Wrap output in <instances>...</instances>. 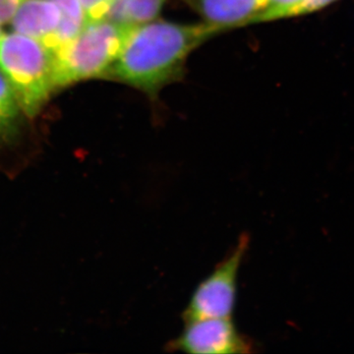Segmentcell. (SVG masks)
I'll return each instance as SVG.
<instances>
[{
    "label": "cell",
    "instance_id": "12",
    "mask_svg": "<svg viewBox=\"0 0 354 354\" xmlns=\"http://www.w3.org/2000/svg\"><path fill=\"white\" fill-rule=\"evenodd\" d=\"M88 21L104 19L114 0H80Z\"/></svg>",
    "mask_w": 354,
    "mask_h": 354
},
{
    "label": "cell",
    "instance_id": "14",
    "mask_svg": "<svg viewBox=\"0 0 354 354\" xmlns=\"http://www.w3.org/2000/svg\"><path fill=\"white\" fill-rule=\"evenodd\" d=\"M339 0H307L300 11L299 16L309 15V14L319 12L328 7L333 6Z\"/></svg>",
    "mask_w": 354,
    "mask_h": 354
},
{
    "label": "cell",
    "instance_id": "1",
    "mask_svg": "<svg viewBox=\"0 0 354 354\" xmlns=\"http://www.w3.org/2000/svg\"><path fill=\"white\" fill-rule=\"evenodd\" d=\"M220 32L206 23L185 25L158 19L131 27L106 79L155 97L180 78L190 53Z\"/></svg>",
    "mask_w": 354,
    "mask_h": 354
},
{
    "label": "cell",
    "instance_id": "3",
    "mask_svg": "<svg viewBox=\"0 0 354 354\" xmlns=\"http://www.w3.org/2000/svg\"><path fill=\"white\" fill-rule=\"evenodd\" d=\"M0 73L30 118L41 111L55 91L51 51L37 39L18 32L0 36Z\"/></svg>",
    "mask_w": 354,
    "mask_h": 354
},
{
    "label": "cell",
    "instance_id": "9",
    "mask_svg": "<svg viewBox=\"0 0 354 354\" xmlns=\"http://www.w3.org/2000/svg\"><path fill=\"white\" fill-rule=\"evenodd\" d=\"M24 114L12 88L0 73V147L10 145L20 136Z\"/></svg>",
    "mask_w": 354,
    "mask_h": 354
},
{
    "label": "cell",
    "instance_id": "2",
    "mask_svg": "<svg viewBox=\"0 0 354 354\" xmlns=\"http://www.w3.org/2000/svg\"><path fill=\"white\" fill-rule=\"evenodd\" d=\"M129 29L106 19L88 21L75 38L51 51L55 90L88 79L106 78Z\"/></svg>",
    "mask_w": 354,
    "mask_h": 354
},
{
    "label": "cell",
    "instance_id": "8",
    "mask_svg": "<svg viewBox=\"0 0 354 354\" xmlns=\"http://www.w3.org/2000/svg\"><path fill=\"white\" fill-rule=\"evenodd\" d=\"M167 0H114L104 19L124 27L157 19Z\"/></svg>",
    "mask_w": 354,
    "mask_h": 354
},
{
    "label": "cell",
    "instance_id": "15",
    "mask_svg": "<svg viewBox=\"0 0 354 354\" xmlns=\"http://www.w3.org/2000/svg\"><path fill=\"white\" fill-rule=\"evenodd\" d=\"M2 35L1 28H0V36Z\"/></svg>",
    "mask_w": 354,
    "mask_h": 354
},
{
    "label": "cell",
    "instance_id": "13",
    "mask_svg": "<svg viewBox=\"0 0 354 354\" xmlns=\"http://www.w3.org/2000/svg\"><path fill=\"white\" fill-rule=\"evenodd\" d=\"M26 0H0V25L10 23L13 16Z\"/></svg>",
    "mask_w": 354,
    "mask_h": 354
},
{
    "label": "cell",
    "instance_id": "7",
    "mask_svg": "<svg viewBox=\"0 0 354 354\" xmlns=\"http://www.w3.org/2000/svg\"><path fill=\"white\" fill-rule=\"evenodd\" d=\"M62 12L53 0H26L10 21L13 31L46 46L57 31Z\"/></svg>",
    "mask_w": 354,
    "mask_h": 354
},
{
    "label": "cell",
    "instance_id": "10",
    "mask_svg": "<svg viewBox=\"0 0 354 354\" xmlns=\"http://www.w3.org/2000/svg\"><path fill=\"white\" fill-rule=\"evenodd\" d=\"M59 7L62 12L59 25L57 31L46 44L50 51L57 50L62 44L75 38L86 25L88 19L80 0H53Z\"/></svg>",
    "mask_w": 354,
    "mask_h": 354
},
{
    "label": "cell",
    "instance_id": "11",
    "mask_svg": "<svg viewBox=\"0 0 354 354\" xmlns=\"http://www.w3.org/2000/svg\"><path fill=\"white\" fill-rule=\"evenodd\" d=\"M307 0H265V6L257 23L298 17Z\"/></svg>",
    "mask_w": 354,
    "mask_h": 354
},
{
    "label": "cell",
    "instance_id": "5",
    "mask_svg": "<svg viewBox=\"0 0 354 354\" xmlns=\"http://www.w3.org/2000/svg\"><path fill=\"white\" fill-rule=\"evenodd\" d=\"M167 348L196 354H234L251 353L252 344L237 330L232 318H199L186 321L183 333Z\"/></svg>",
    "mask_w": 354,
    "mask_h": 354
},
{
    "label": "cell",
    "instance_id": "6",
    "mask_svg": "<svg viewBox=\"0 0 354 354\" xmlns=\"http://www.w3.org/2000/svg\"><path fill=\"white\" fill-rule=\"evenodd\" d=\"M204 22L221 32L246 24H256L265 0H183Z\"/></svg>",
    "mask_w": 354,
    "mask_h": 354
},
{
    "label": "cell",
    "instance_id": "4",
    "mask_svg": "<svg viewBox=\"0 0 354 354\" xmlns=\"http://www.w3.org/2000/svg\"><path fill=\"white\" fill-rule=\"evenodd\" d=\"M248 246V235H242L230 255L197 286L184 311V320L232 318L236 301L237 278Z\"/></svg>",
    "mask_w": 354,
    "mask_h": 354
}]
</instances>
